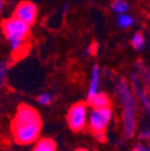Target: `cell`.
<instances>
[{"mask_svg":"<svg viewBox=\"0 0 150 151\" xmlns=\"http://www.w3.org/2000/svg\"><path fill=\"white\" fill-rule=\"evenodd\" d=\"M30 28L31 27L13 16L0 22V29L11 47L12 58L14 60H19L28 52V40L31 35Z\"/></svg>","mask_w":150,"mask_h":151,"instance_id":"cell-2","label":"cell"},{"mask_svg":"<svg viewBox=\"0 0 150 151\" xmlns=\"http://www.w3.org/2000/svg\"><path fill=\"white\" fill-rule=\"evenodd\" d=\"M5 7H6V0H0V14H1Z\"/></svg>","mask_w":150,"mask_h":151,"instance_id":"cell-16","label":"cell"},{"mask_svg":"<svg viewBox=\"0 0 150 151\" xmlns=\"http://www.w3.org/2000/svg\"><path fill=\"white\" fill-rule=\"evenodd\" d=\"M74 151H90V150H88V149H84V147H78V149H76Z\"/></svg>","mask_w":150,"mask_h":151,"instance_id":"cell-17","label":"cell"},{"mask_svg":"<svg viewBox=\"0 0 150 151\" xmlns=\"http://www.w3.org/2000/svg\"><path fill=\"white\" fill-rule=\"evenodd\" d=\"M133 151H142V150H139V149H136V150H133Z\"/></svg>","mask_w":150,"mask_h":151,"instance_id":"cell-18","label":"cell"},{"mask_svg":"<svg viewBox=\"0 0 150 151\" xmlns=\"http://www.w3.org/2000/svg\"><path fill=\"white\" fill-rule=\"evenodd\" d=\"M120 96L124 103V126L126 137H132L136 129V116H135V103L133 99L128 92L126 85L120 84Z\"/></svg>","mask_w":150,"mask_h":151,"instance_id":"cell-4","label":"cell"},{"mask_svg":"<svg viewBox=\"0 0 150 151\" xmlns=\"http://www.w3.org/2000/svg\"><path fill=\"white\" fill-rule=\"evenodd\" d=\"M13 17L24 22L29 27H32L39 17V7L30 0H21L13 10Z\"/></svg>","mask_w":150,"mask_h":151,"instance_id":"cell-6","label":"cell"},{"mask_svg":"<svg viewBox=\"0 0 150 151\" xmlns=\"http://www.w3.org/2000/svg\"><path fill=\"white\" fill-rule=\"evenodd\" d=\"M109 9L115 16H119V14L128 13V11L131 10V5L127 0H112Z\"/></svg>","mask_w":150,"mask_h":151,"instance_id":"cell-8","label":"cell"},{"mask_svg":"<svg viewBox=\"0 0 150 151\" xmlns=\"http://www.w3.org/2000/svg\"><path fill=\"white\" fill-rule=\"evenodd\" d=\"M87 102L79 101L72 104L66 114L67 125L71 131L73 132H81L84 129L87 124Z\"/></svg>","mask_w":150,"mask_h":151,"instance_id":"cell-5","label":"cell"},{"mask_svg":"<svg viewBox=\"0 0 150 151\" xmlns=\"http://www.w3.org/2000/svg\"><path fill=\"white\" fill-rule=\"evenodd\" d=\"M32 151H57V144L52 138H39Z\"/></svg>","mask_w":150,"mask_h":151,"instance_id":"cell-9","label":"cell"},{"mask_svg":"<svg viewBox=\"0 0 150 151\" xmlns=\"http://www.w3.org/2000/svg\"><path fill=\"white\" fill-rule=\"evenodd\" d=\"M115 22L120 29H128L135 24V18L130 13H124L115 17Z\"/></svg>","mask_w":150,"mask_h":151,"instance_id":"cell-10","label":"cell"},{"mask_svg":"<svg viewBox=\"0 0 150 151\" xmlns=\"http://www.w3.org/2000/svg\"><path fill=\"white\" fill-rule=\"evenodd\" d=\"M92 109H103V108H110V100L106 93L102 92H96L92 95L88 96V102Z\"/></svg>","mask_w":150,"mask_h":151,"instance_id":"cell-7","label":"cell"},{"mask_svg":"<svg viewBox=\"0 0 150 151\" xmlns=\"http://www.w3.org/2000/svg\"><path fill=\"white\" fill-rule=\"evenodd\" d=\"M110 118H112L110 108L92 109L89 120V127L90 131L92 132V134L101 143L106 142V131L110 121Z\"/></svg>","mask_w":150,"mask_h":151,"instance_id":"cell-3","label":"cell"},{"mask_svg":"<svg viewBox=\"0 0 150 151\" xmlns=\"http://www.w3.org/2000/svg\"><path fill=\"white\" fill-rule=\"evenodd\" d=\"M99 67L95 65L92 67L91 72V82H90V89H89V95L97 92V83H99Z\"/></svg>","mask_w":150,"mask_h":151,"instance_id":"cell-12","label":"cell"},{"mask_svg":"<svg viewBox=\"0 0 150 151\" xmlns=\"http://www.w3.org/2000/svg\"><path fill=\"white\" fill-rule=\"evenodd\" d=\"M96 50H97V46H96V43H92V45L89 47V53H90V54H95Z\"/></svg>","mask_w":150,"mask_h":151,"instance_id":"cell-15","label":"cell"},{"mask_svg":"<svg viewBox=\"0 0 150 151\" xmlns=\"http://www.w3.org/2000/svg\"><path fill=\"white\" fill-rule=\"evenodd\" d=\"M6 71H7V65L5 63H0V91H1L5 77H6Z\"/></svg>","mask_w":150,"mask_h":151,"instance_id":"cell-13","label":"cell"},{"mask_svg":"<svg viewBox=\"0 0 150 151\" xmlns=\"http://www.w3.org/2000/svg\"><path fill=\"white\" fill-rule=\"evenodd\" d=\"M39 102L41 103V104H43V106H47V104H49L50 103V101H52V97H50V95H48V93H42V95H40L39 96Z\"/></svg>","mask_w":150,"mask_h":151,"instance_id":"cell-14","label":"cell"},{"mask_svg":"<svg viewBox=\"0 0 150 151\" xmlns=\"http://www.w3.org/2000/svg\"><path fill=\"white\" fill-rule=\"evenodd\" d=\"M42 129V119L34 107L22 103L17 107L11 122V133L13 140L19 145L36 143Z\"/></svg>","mask_w":150,"mask_h":151,"instance_id":"cell-1","label":"cell"},{"mask_svg":"<svg viewBox=\"0 0 150 151\" xmlns=\"http://www.w3.org/2000/svg\"><path fill=\"white\" fill-rule=\"evenodd\" d=\"M131 45H132L133 49H136V50L143 49V47L145 45V37H144L143 32H141V31L135 32L132 39H131Z\"/></svg>","mask_w":150,"mask_h":151,"instance_id":"cell-11","label":"cell"}]
</instances>
